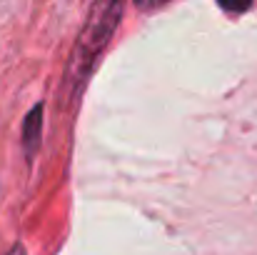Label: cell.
<instances>
[{
	"instance_id": "1",
	"label": "cell",
	"mask_w": 257,
	"mask_h": 255,
	"mask_svg": "<svg viewBox=\"0 0 257 255\" xmlns=\"http://www.w3.org/2000/svg\"><path fill=\"white\" fill-rule=\"evenodd\" d=\"M120 8H122V0H92L87 25H85V30H83V35H80L78 53L73 58V68H78L80 75H87L90 63L95 60V55L100 53V48L107 43L112 28L117 25Z\"/></svg>"
},
{
	"instance_id": "3",
	"label": "cell",
	"mask_w": 257,
	"mask_h": 255,
	"mask_svg": "<svg viewBox=\"0 0 257 255\" xmlns=\"http://www.w3.org/2000/svg\"><path fill=\"white\" fill-rule=\"evenodd\" d=\"M10 255H23V253H20V250H15V253H10Z\"/></svg>"
},
{
	"instance_id": "2",
	"label": "cell",
	"mask_w": 257,
	"mask_h": 255,
	"mask_svg": "<svg viewBox=\"0 0 257 255\" xmlns=\"http://www.w3.org/2000/svg\"><path fill=\"white\" fill-rule=\"evenodd\" d=\"M227 13H245L250 5H252V0H217Z\"/></svg>"
}]
</instances>
